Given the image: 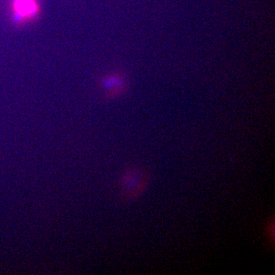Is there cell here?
<instances>
[{
	"label": "cell",
	"mask_w": 275,
	"mask_h": 275,
	"mask_svg": "<svg viewBox=\"0 0 275 275\" xmlns=\"http://www.w3.org/2000/svg\"><path fill=\"white\" fill-rule=\"evenodd\" d=\"M145 184L146 177L143 173L140 171H130L124 177V188L130 195H137L141 192Z\"/></svg>",
	"instance_id": "cell-2"
},
{
	"label": "cell",
	"mask_w": 275,
	"mask_h": 275,
	"mask_svg": "<svg viewBox=\"0 0 275 275\" xmlns=\"http://www.w3.org/2000/svg\"><path fill=\"white\" fill-rule=\"evenodd\" d=\"M13 7L15 16L19 20L33 18L40 11L37 0H14Z\"/></svg>",
	"instance_id": "cell-1"
}]
</instances>
